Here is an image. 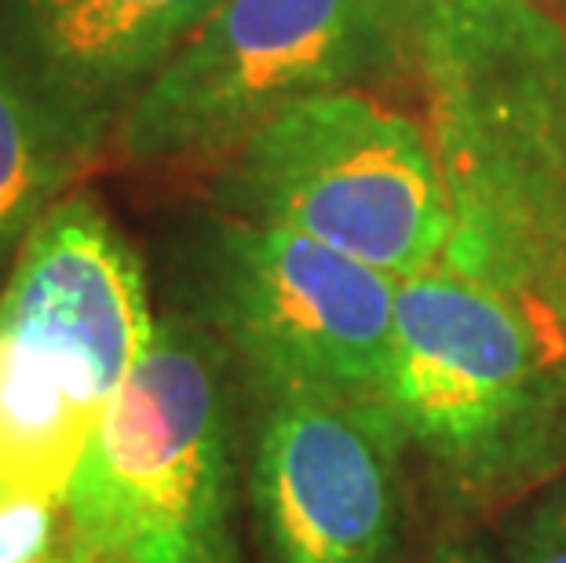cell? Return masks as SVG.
Wrapping results in <instances>:
<instances>
[{
	"label": "cell",
	"instance_id": "6da1fadb",
	"mask_svg": "<svg viewBox=\"0 0 566 563\" xmlns=\"http://www.w3.org/2000/svg\"><path fill=\"white\" fill-rule=\"evenodd\" d=\"M409 63L450 206L439 268L566 319V22L545 0H436Z\"/></svg>",
	"mask_w": 566,
	"mask_h": 563
},
{
	"label": "cell",
	"instance_id": "7a4b0ae2",
	"mask_svg": "<svg viewBox=\"0 0 566 563\" xmlns=\"http://www.w3.org/2000/svg\"><path fill=\"white\" fill-rule=\"evenodd\" d=\"M380 403L446 517L545 494L566 479V319L446 268L402 279Z\"/></svg>",
	"mask_w": 566,
	"mask_h": 563
},
{
	"label": "cell",
	"instance_id": "3957f363",
	"mask_svg": "<svg viewBox=\"0 0 566 563\" xmlns=\"http://www.w3.org/2000/svg\"><path fill=\"white\" fill-rule=\"evenodd\" d=\"M245 388L227 347L165 311L63 490L84 563H245Z\"/></svg>",
	"mask_w": 566,
	"mask_h": 563
},
{
	"label": "cell",
	"instance_id": "277c9868",
	"mask_svg": "<svg viewBox=\"0 0 566 563\" xmlns=\"http://www.w3.org/2000/svg\"><path fill=\"white\" fill-rule=\"evenodd\" d=\"M154 322L139 253L77 187L0 282V483L63 498Z\"/></svg>",
	"mask_w": 566,
	"mask_h": 563
},
{
	"label": "cell",
	"instance_id": "5b68a950",
	"mask_svg": "<svg viewBox=\"0 0 566 563\" xmlns=\"http://www.w3.org/2000/svg\"><path fill=\"white\" fill-rule=\"evenodd\" d=\"M205 190L216 212L307 234L399 282L439 268L450 238L428 125L363 88L285 106Z\"/></svg>",
	"mask_w": 566,
	"mask_h": 563
},
{
	"label": "cell",
	"instance_id": "8992f818",
	"mask_svg": "<svg viewBox=\"0 0 566 563\" xmlns=\"http://www.w3.org/2000/svg\"><path fill=\"white\" fill-rule=\"evenodd\" d=\"M409 59L369 0H223L114 136L143 169L209 173L307 95L363 88Z\"/></svg>",
	"mask_w": 566,
	"mask_h": 563
},
{
	"label": "cell",
	"instance_id": "52a82bcc",
	"mask_svg": "<svg viewBox=\"0 0 566 563\" xmlns=\"http://www.w3.org/2000/svg\"><path fill=\"white\" fill-rule=\"evenodd\" d=\"M399 279L285 227L209 212L187 238L184 307L245 388L380 395Z\"/></svg>",
	"mask_w": 566,
	"mask_h": 563
},
{
	"label": "cell",
	"instance_id": "ba28073f",
	"mask_svg": "<svg viewBox=\"0 0 566 563\" xmlns=\"http://www.w3.org/2000/svg\"><path fill=\"white\" fill-rule=\"evenodd\" d=\"M245 410L260 563H402L409 465L380 395L245 388Z\"/></svg>",
	"mask_w": 566,
	"mask_h": 563
},
{
	"label": "cell",
	"instance_id": "9c48e42d",
	"mask_svg": "<svg viewBox=\"0 0 566 563\" xmlns=\"http://www.w3.org/2000/svg\"><path fill=\"white\" fill-rule=\"evenodd\" d=\"M223 0H0V52L92 165Z\"/></svg>",
	"mask_w": 566,
	"mask_h": 563
},
{
	"label": "cell",
	"instance_id": "30bf717a",
	"mask_svg": "<svg viewBox=\"0 0 566 563\" xmlns=\"http://www.w3.org/2000/svg\"><path fill=\"white\" fill-rule=\"evenodd\" d=\"M92 169L0 52V271Z\"/></svg>",
	"mask_w": 566,
	"mask_h": 563
},
{
	"label": "cell",
	"instance_id": "8fae6325",
	"mask_svg": "<svg viewBox=\"0 0 566 563\" xmlns=\"http://www.w3.org/2000/svg\"><path fill=\"white\" fill-rule=\"evenodd\" d=\"M74 549L63 498L0 483V563H48Z\"/></svg>",
	"mask_w": 566,
	"mask_h": 563
},
{
	"label": "cell",
	"instance_id": "7c38bea8",
	"mask_svg": "<svg viewBox=\"0 0 566 563\" xmlns=\"http://www.w3.org/2000/svg\"><path fill=\"white\" fill-rule=\"evenodd\" d=\"M509 563H566V479L537 494L512 526Z\"/></svg>",
	"mask_w": 566,
	"mask_h": 563
},
{
	"label": "cell",
	"instance_id": "4fadbf2b",
	"mask_svg": "<svg viewBox=\"0 0 566 563\" xmlns=\"http://www.w3.org/2000/svg\"><path fill=\"white\" fill-rule=\"evenodd\" d=\"M373 8L380 11L384 19L391 22L395 33L409 44V38H413V30H417V22L428 15V8L436 4V0H369Z\"/></svg>",
	"mask_w": 566,
	"mask_h": 563
},
{
	"label": "cell",
	"instance_id": "5bb4252c",
	"mask_svg": "<svg viewBox=\"0 0 566 563\" xmlns=\"http://www.w3.org/2000/svg\"><path fill=\"white\" fill-rule=\"evenodd\" d=\"M428 563H493V556L486 553L483 542H472L464 534H453V538H442V542L431 549Z\"/></svg>",
	"mask_w": 566,
	"mask_h": 563
},
{
	"label": "cell",
	"instance_id": "9a60e30c",
	"mask_svg": "<svg viewBox=\"0 0 566 563\" xmlns=\"http://www.w3.org/2000/svg\"><path fill=\"white\" fill-rule=\"evenodd\" d=\"M48 563H84L81 560V553H77V545L70 549V553H63V556H55V560H48Z\"/></svg>",
	"mask_w": 566,
	"mask_h": 563
}]
</instances>
